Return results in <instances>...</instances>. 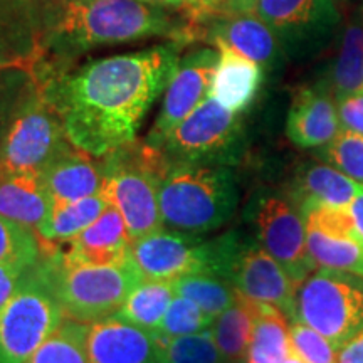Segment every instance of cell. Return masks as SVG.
I'll return each mask as SVG.
<instances>
[{
    "label": "cell",
    "mask_w": 363,
    "mask_h": 363,
    "mask_svg": "<svg viewBox=\"0 0 363 363\" xmlns=\"http://www.w3.org/2000/svg\"><path fill=\"white\" fill-rule=\"evenodd\" d=\"M182 49L167 43L34 79L57 111L69 142L101 158L135 142L143 118L174 78Z\"/></svg>",
    "instance_id": "6da1fadb"
},
{
    "label": "cell",
    "mask_w": 363,
    "mask_h": 363,
    "mask_svg": "<svg viewBox=\"0 0 363 363\" xmlns=\"http://www.w3.org/2000/svg\"><path fill=\"white\" fill-rule=\"evenodd\" d=\"M163 38L194 44L192 19L138 0H48L40 35V59L62 62L108 45Z\"/></svg>",
    "instance_id": "7a4b0ae2"
},
{
    "label": "cell",
    "mask_w": 363,
    "mask_h": 363,
    "mask_svg": "<svg viewBox=\"0 0 363 363\" xmlns=\"http://www.w3.org/2000/svg\"><path fill=\"white\" fill-rule=\"evenodd\" d=\"M158 201L163 224L179 233L203 235L220 229L234 216L239 189L229 167L169 162L160 177Z\"/></svg>",
    "instance_id": "3957f363"
},
{
    "label": "cell",
    "mask_w": 363,
    "mask_h": 363,
    "mask_svg": "<svg viewBox=\"0 0 363 363\" xmlns=\"http://www.w3.org/2000/svg\"><path fill=\"white\" fill-rule=\"evenodd\" d=\"M106 185L104 194L123 216L131 242L162 230L163 217L158 201L160 177L169 160L147 142H131L101 157Z\"/></svg>",
    "instance_id": "277c9868"
},
{
    "label": "cell",
    "mask_w": 363,
    "mask_h": 363,
    "mask_svg": "<svg viewBox=\"0 0 363 363\" xmlns=\"http://www.w3.org/2000/svg\"><path fill=\"white\" fill-rule=\"evenodd\" d=\"M40 264L66 318L89 325L115 316L143 281L130 256L110 266L65 267L43 252Z\"/></svg>",
    "instance_id": "5b68a950"
},
{
    "label": "cell",
    "mask_w": 363,
    "mask_h": 363,
    "mask_svg": "<svg viewBox=\"0 0 363 363\" xmlns=\"http://www.w3.org/2000/svg\"><path fill=\"white\" fill-rule=\"evenodd\" d=\"M65 318L39 257L0 308V363H27Z\"/></svg>",
    "instance_id": "8992f818"
},
{
    "label": "cell",
    "mask_w": 363,
    "mask_h": 363,
    "mask_svg": "<svg viewBox=\"0 0 363 363\" xmlns=\"http://www.w3.org/2000/svg\"><path fill=\"white\" fill-rule=\"evenodd\" d=\"M294 320L311 326L338 350L363 328V278L318 266L296 288Z\"/></svg>",
    "instance_id": "52a82bcc"
},
{
    "label": "cell",
    "mask_w": 363,
    "mask_h": 363,
    "mask_svg": "<svg viewBox=\"0 0 363 363\" xmlns=\"http://www.w3.org/2000/svg\"><path fill=\"white\" fill-rule=\"evenodd\" d=\"M242 121L208 96L185 118L158 150L170 163L229 167L242 152Z\"/></svg>",
    "instance_id": "ba28073f"
},
{
    "label": "cell",
    "mask_w": 363,
    "mask_h": 363,
    "mask_svg": "<svg viewBox=\"0 0 363 363\" xmlns=\"http://www.w3.org/2000/svg\"><path fill=\"white\" fill-rule=\"evenodd\" d=\"M71 145L57 111L35 83L0 142V174H40Z\"/></svg>",
    "instance_id": "9c48e42d"
},
{
    "label": "cell",
    "mask_w": 363,
    "mask_h": 363,
    "mask_svg": "<svg viewBox=\"0 0 363 363\" xmlns=\"http://www.w3.org/2000/svg\"><path fill=\"white\" fill-rule=\"evenodd\" d=\"M254 224L261 246L284 267L294 284H301L316 269L306 246L305 220L291 201L276 194L261 195L254 206Z\"/></svg>",
    "instance_id": "30bf717a"
},
{
    "label": "cell",
    "mask_w": 363,
    "mask_h": 363,
    "mask_svg": "<svg viewBox=\"0 0 363 363\" xmlns=\"http://www.w3.org/2000/svg\"><path fill=\"white\" fill-rule=\"evenodd\" d=\"M254 12L278 35L283 48L318 51L340 26L335 0H257Z\"/></svg>",
    "instance_id": "8fae6325"
},
{
    "label": "cell",
    "mask_w": 363,
    "mask_h": 363,
    "mask_svg": "<svg viewBox=\"0 0 363 363\" xmlns=\"http://www.w3.org/2000/svg\"><path fill=\"white\" fill-rule=\"evenodd\" d=\"M219 62V49H195L180 57L174 78L165 89L158 118L147 142L160 148L172 131L211 94L212 79Z\"/></svg>",
    "instance_id": "7c38bea8"
},
{
    "label": "cell",
    "mask_w": 363,
    "mask_h": 363,
    "mask_svg": "<svg viewBox=\"0 0 363 363\" xmlns=\"http://www.w3.org/2000/svg\"><path fill=\"white\" fill-rule=\"evenodd\" d=\"M194 43L227 48L257 62L262 69L278 65L283 44L256 12L222 11L203 19H192Z\"/></svg>",
    "instance_id": "4fadbf2b"
},
{
    "label": "cell",
    "mask_w": 363,
    "mask_h": 363,
    "mask_svg": "<svg viewBox=\"0 0 363 363\" xmlns=\"http://www.w3.org/2000/svg\"><path fill=\"white\" fill-rule=\"evenodd\" d=\"M229 283L246 298L276 306L289 321L294 320L298 286L257 239H244L235 256Z\"/></svg>",
    "instance_id": "5bb4252c"
},
{
    "label": "cell",
    "mask_w": 363,
    "mask_h": 363,
    "mask_svg": "<svg viewBox=\"0 0 363 363\" xmlns=\"http://www.w3.org/2000/svg\"><path fill=\"white\" fill-rule=\"evenodd\" d=\"M130 246L123 216L110 206L83 233L56 246L43 247V252L65 267L110 266L128 259Z\"/></svg>",
    "instance_id": "9a60e30c"
},
{
    "label": "cell",
    "mask_w": 363,
    "mask_h": 363,
    "mask_svg": "<svg viewBox=\"0 0 363 363\" xmlns=\"http://www.w3.org/2000/svg\"><path fill=\"white\" fill-rule=\"evenodd\" d=\"M48 2L0 0V71H30L40 59V35Z\"/></svg>",
    "instance_id": "2e32d148"
},
{
    "label": "cell",
    "mask_w": 363,
    "mask_h": 363,
    "mask_svg": "<svg viewBox=\"0 0 363 363\" xmlns=\"http://www.w3.org/2000/svg\"><path fill=\"white\" fill-rule=\"evenodd\" d=\"M86 345L89 363H162L157 335L116 316L91 323Z\"/></svg>",
    "instance_id": "e0dca14e"
},
{
    "label": "cell",
    "mask_w": 363,
    "mask_h": 363,
    "mask_svg": "<svg viewBox=\"0 0 363 363\" xmlns=\"http://www.w3.org/2000/svg\"><path fill=\"white\" fill-rule=\"evenodd\" d=\"M342 130L337 99L330 86L303 88L294 96L286 121V135L301 148H321Z\"/></svg>",
    "instance_id": "ac0fdd59"
},
{
    "label": "cell",
    "mask_w": 363,
    "mask_h": 363,
    "mask_svg": "<svg viewBox=\"0 0 363 363\" xmlns=\"http://www.w3.org/2000/svg\"><path fill=\"white\" fill-rule=\"evenodd\" d=\"M52 206H62L101 194L106 185L101 158L71 145L40 172Z\"/></svg>",
    "instance_id": "d6986e66"
},
{
    "label": "cell",
    "mask_w": 363,
    "mask_h": 363,
    "mask_svg": "<svg viewBox=\"0 0 363 363\" xmlns=\"http://www.w3.org/2000/svg\"><path fill=\"white\" fill-rule=\"evenodd\" d=\"M262 71L264 69L251 59L227 48H219V62L208 96L234 113L246 111L259 93L264 78Z\"/></svg>",
    "instance_id": "ffe728a7"
},
{
    "label": "cell",
    "mask_w": 363,
    "mask_h": 363,
    "mask_svg": "<svg viewBox=\"0 0 363 363\" xmlns=\"http://www.w3.org/2000/svg\"><path fill=\"white\" fill-rule=\"evenodd\" d=\"M51 207L40 174H0V216L38 233Z\"/></svg>",
    "instance_id": "44dd1931"
},
{
    "label": "cell",
    "mask_w": 363,
    "mask_h": 363,
    "mask_svg": "<svg viewBox=\"0 0 363 363\" xmlns=\"http://www.w3.org/2000/svg\"><path fill=\"white\" fill-rule=\"evenodd\" d=\"M362 189V184L328 163H305L294 177L291 202L296 208L306 202L348 207Z\"/></svg>",
    "instance_id": "7402d4cb"
},
{
    "label": "cell",
    "mask_w": 363,
    "mask_h": 363,
    "mask_svg": "<svg viewBox=\"0 0 363 363\" xmlns=\"http://www.w3.org/2000/svg\"><path fill=\"white\" fill-rule=\"evenodd\" d=\"M252 338L244 363H303L289 335V320L276 306L254 301Z\"/></svg>",
    "instance_id": "603a6c76"
},
{
    "label": "cell",
    "mask_w": 363,
    "mask_h": 363,
    "mask_svg": "<svg viewBox=\"0 0 363 363\" xmlns=\"http://www.w3.org/2000/svg\"><path fill=\"white\" fill-rule=\"evenodd\" d=\"M111 206L110 199L104 194L89 195V197L79 199V201L62 203V206H52L45 219L38 229V238L40 240V247L56 246L62 240H67L79 233H83L86 227L99 219V216Z\"/></svg>",
    "instance_id": "cb8c5ba5"
},
{
    "label": "cell",
    "mask_w": 363,
    "mask_h": 363,
    "mask_svg": "<svg viewBox=\"0 0 363 363\" xmlns=\"http://www.w3.org/2000/svg\"><path fill=\"white\" fill-rule=\"evenodd\" d=\"M254 320H256L254 299L246 298L239 291L234 305L216 318L211 331L227 363L246 362V353L252 338Z\"/></svg>",
    "instance_id": "d4e9b609"
},
{
    "label": "cell",
    "mask_w": 363,
    "mask_h": 363,
    "mask_svg": "<svg viewBox=\"0 0 363 363\" xmlns=\"http://www.w3.org/2000/svg\"><path fill=\"white\" fill-rule=\"evenodd\" d=\"M175 296L174 281L143 279L130 293L125 305L120 308L115 316L126 323L138 326V328L157 333L158 326Z\"/></svg>",
    "instance_id": "484cf974"
},
{
    "label": "cell",
    "mask_w": 363,
    "mask_h": 363,
    "mask_svg": "<svg viewBox=\"0 0 363 363\" xmlns=\"http://www.w3.org/2000/svg\"><path fill=\"white\" fill-rule=\"evenodd\" d=\"M331 93L335 99L363 89V13L355 12L345 26L337 59L331 69Z\"/></svg>",
    "instance_id": "4316f807"
},
{
    "label": "cell",
    "mask_w": 363,
    "mask_h": 363,
    "mask_svg": "<svg viewBox=\"0 0 363 363\" xmlns=\"http://www.w3.org/2000/svg\"><path fill=\"white\" fill-rule=\"evenodd\" d=\"M306 227V246L316 266L353 272L363 278V238L360 234H326Z\"/></svg>",
    "instance_id": "83f0119b"
},
{
    "label": "cell",
    "mask_w": 363,
    "mask_h": 363,
    "mask_svg": "<svg viewBox=\"0 0 363 363\" xmlns=\"http://www.w3.org/2000/svg\"><path fill=\"white\" fill-rule=\"evenodd\" d=\"M89 323L65 318L27 363H89Z\"/></svg>",
    "instance_id": "f1b7e54d"
},
{
    "label": "cell",
    "mask_w": 363,
    "mask_h": 363,
    "mask_svg": "<svg viewBox=\"0 0 363 363\" xmlns=\"http://www.w3.org/2000/svg\"><path fill=\"white\" fill-rule=\"evenodd\" d=\"M177 296L197 303L208 316L217 318L230 308L238 298V289L229 281L211 274H187L174 281Z\"/></svg>",
    "instance_id": "f546056e"
},
{
    "label": "cell",
    "mask_w": 363,
    "mask_h": 363,
    "mask_svg": "<svg viewBox=\"0 0 363 363\" xmlns=\"http://www.w3.org/2000/svg\"><path fill=\"white\" fill-rule=\"evenodd\" d=\"M157 338L162 363H227L211 330L174 338L157 335Z\"/></svg>",
    "instance_id": "4dcf8cb0"
},
{
    "label": "cell",
    "mask_w": 363,
    "mask_h": 363,
    "mask_svg": "<svg viewBox=\"0 0 363 363\" xmlns=\"http://www.w3.org/2000/svg\"><path fill=\"white\" fill-rule=\"evenodd\" d=\"M316 157L335 169L343 172L363 185V135L350 130L340 133L325 147L316 148Z\"/></svg>",
    "instance_id": "1f68e13d"
},
{
    "label": "cell",
    "mask_w": 363,
    "mask_h": 363,
    "mask_svg": "<svg viewBox=\"0 0 363 363\" xmlns=\"http://www.w3.org/2000/svg\"><path fill=\"white\" fill-rule=\"evenodd\" d=\"M216 318L208 316L197 303L185 296H175L158 326V337L174 338L184 335L202 333L212 328Z\"/></svg>",
    "instance_id": "d6a6232c"
},
{
    "label": "cell",
    "mask_w": 363,
    "mask_h": 363,
    "mask_svg": "<svg viewBox=\"0 0 363 363\" xmlns=\"http://www.w3.org/2000/svg\"><path fill=\"white\" fill-rule=\"evenodd\" d=\"M34 86L35 79L30 71L19 67L0 71V142Z\"/></svg>",
    "instance_id": "836d02e7"
},
{
    "label": "cell",
    "mask_w": 363,
    "mask_h": 363,
    "mask_svg": "<svg viewBox=\"0 0 363 363\" xmlns=\"http://www.w3.org/2000/svg\"><path fill=\"white\" fill-rule=\"evenodd\" d=\"M40 256L43 247L38 234L29 227L0 216V262L13 259L35 262Z\"/></svg>",
    "instance_id": "e575fe53"
},
{
    "label": "cell",
    "mask_w": 363,
    "mask_h": 363,
    "mask_svg": "<svg viewBox=\"0 0 363 363\" xmlns=\"http://www.w3.org/2000/svg\"><path fill=\"white\" fill-rule=\"evenodd\" d=\"M289 335L303 363H337V348L311 326L299 320L289 321Z\"/></svg>",
    "instance_id": "d590c367"
},
{
    "label": "cell",
    "mask_w": 363,
    "mask_h": 363,
    "mask_svg": "<svg viewBox=\"0 0 363 363\" xmlns=\"http://www.w3.org/2000/svg\"><path fill=\"white\" fill-rule=\"evenodd\" d=\"M38 262V261H35ZM35 262L26 259H13L0 262V308L11 299V296L19 288L22 278Z\"/></svg>",
    "instance_id": "8d00e7d4"
},
{
    "label": "cell",
    "mask_w": 363,
    "mask_h": 363,
    "mask_svg": "<svg viewBox=\"0 0 363 363\" xmlns=\"http://www.w3.org/2000/svg\"><path fill=\"white\" fill-rule=\"evenodd\" d=\"M337 106L342 128L363 135V89L337 99Z\"/></svg>",
    "instance_id": "74e56055"
},
{
    "label": "cell",
    "mask_w": 363,
    "mask_h": 363,
    "mask_svg": "<svg viewBox=\"0 0 363 363\" xmlns=\"http://www.w3.org/2000/svg\"><path fill=\"white\" fill-rule=\"evenodd\" d=\"M337 363H363V328L338 348Z\"/></svg>",
    "instance_id": "f35d334b"
},
{
    "label": "cell",
    "mask_w": 363,
    "mask_h": 363,
    "mask_svg": "<svg viewBox=\"0 0 363 363\" xmlns=\"http://www.w3.org/2000/svg\"><path fill=\"white\" fill-rule=\"evenodd\" d=\"M190 2H192V6H190L187 16L194 21L214 16V13L222 12L225 9V0H190Z\"/></svg>",
    "instance_id": "ab89813d"
},
{
    "label": "cell",
    "mask_w": 363,
    "mask_h": 363,
    "mask_svg": "<svg viewBox=\"0 0 363 363\" xmlns=\"http://www.w3.org/2000/svg\"><path fill=\"white\" fill-rule=\"evenodd\" d=\"M138 2L148 4V6H155L162 9H169V11H179V12H190V0H138Z\"/></svg>",
    "instance_id": "60d3db41"
},
{
    "label": "cell",
    "mask_w": 363,
    "mask_h": 363,
    "mask_svg": "<svg viewBox=\"0 0 363 363\" xmlns=\"http://www.w3.org/2000/svg\"><path fill=\"white\" fill-rule=\"evenodd\" d=\"M348 211H350L353 220H355L358 233H360L363 238V189L357 194V197L353 199L350 206H348Z\"/></svg>",
    "instance_id": "b9f144b4"
},
{
    "label": "cell",
    "mask_w": 363,
    "mask_h": 363,
    "mask_svg": "<svg viewBox=\"0 0 363 363\" xmlns=\"http://www.w3.org/2000/svg\"><path fill=\"white\" fill-rule=\"evenodd\" d=\"M257 0H225L224 11L229 12H254Z\"/></svg>",
    "instance_id": "7bdbcfd3"
},
{
    "label": "cell",
    "mask_w": 363,
    "mask_h": 363,
    "mask_svg": "<svg viewBox=\"0 0 363 363\" xmlns=\"http://www.w3.org/2000/svg\"><path fill=\"white\" fill-rule=\"evenodd\" d=\"M362 13H363V7H362Z\"/></svg>",
    "instance_id": "ee69618b"
}]
</instances>
